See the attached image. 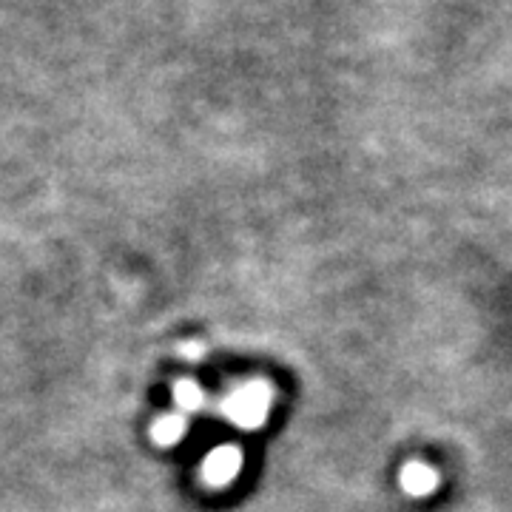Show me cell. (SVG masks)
Returning a JSON list of instances; mask_svg holds the SVG:
<instances>
[{
    "label": "cell",
    "instance_id": "cell-3",
    "mask_svg": "<svg viewBox=\"0 0 512 512\" xmlns=\"http://www.w3.org/2000/svg\"><path fill=\"white\" fill-rule=\"evenodd\" d=\"M185 433H188V419L183 413H165L151 427V439L157 447H174L177 441L185 439Z\"/></svg>",
    "mask_w": 512,
    "mask_h": 512
},
{
    "label": "cell",
    "instance_id": "cell-2",
    "mask_svg": "<svg viewBox=\"0 0 512 512\" xmlns=\"http://www.w3.org/2000/svg\"><path fill=\"white\" fill-rule=\"evenodd\" d=\"M239 470H242V453H239L234 444H222V447L211 450V453L205 456L200 476L208 487L222 490V487L234 484V478L239 476Z\"/></svg>",
    "mask_w": 512,
    "mask_h": 512
},
{
    "label": "cell",
    "instance_id": "cell-1",
    "mask_svg": "<svg viewBox=\"0 0 512 512\" xmlns=\"http://www.w3.org/2000/svg\"><path fill=\"white\" fill-rule=\"evenodd\" d=\"M271 387L265 382H248L239 384L234 393L225 396L222 402V416L231 421L239 430H256L268 419L271 410Z\"/></svg>",
    "mask_w": 512,
    "mask_h": 512
},
{
    "label": "cell",
    "instance_id": "cell-5",
    "mask_svg": "<svg viewBox=\"0 0 512 512\" xmlns=\"http://www.w3.org/2000/svg\"><path fill=\"white\" fill-rule=\"evenodd\" d=\"M402 484L407 493L413 495H427L433 493V487H436V473L430 470V467H421V464H410L407 470H404Z\"/></svg>",
    "mask_w": 512,
    "mask_h": 512
},
{
    "label": "cell",
    "instance_id": "cell-6",
    "mask_svg": "<svg viewBox=\"0 0 512 512\" xmlns=\"http://www.w3.org/2000/svg\"><path fill=\"white\" fill-rule=\"evenodd\" d=\"M202 353H205V348H202V345H197V342L180 345V356H183V359H188V362H197V359H202Z\"/></svg>",
    "mask_w": 512,
    "mask_h": 512
},
{
    "label": "cell",
    "instance_id": "cell-4",
    "mask_svg": "<svg viewBox=\"0 0 512 512\" xmlns=\"http://www.w3.org/2000/svg\"><path fill=\"white\" fill-rule=\"evenodd\" d=\"M174 404H177V413H183V416L197 413L205 407V393L194 379H180L174 384Z\"/></svg>",
    "mask_w": 512,
    "mask_h": 512
}]
</instances>
